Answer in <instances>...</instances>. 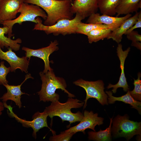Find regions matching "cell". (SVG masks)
Returning <instances> with one entry per match:
<instances>
[{
    "instance_id": "29",
    "label": "cell",
    "mask_w": 141,
    "mask_h": 141,
    "mask_svg": "<svg viewBox=\"0 0 141 141\" xmlns=\"http://www.w3.org/2000/svg\"><path fill=\"white\" fill-rule=\"evenodd\" d=\"M131 27L129 28L125 34V35H127L129 33L131 32L136 28H140L141 27V11L139 12L138 18L136 22Z\"/></svg>"
},
{
    "instance_id": "6",
    "label": "cell",
    "mask_w": 141,
    "mask_h": 141,
    "mask_svg": "<svg viewBox=\"0 0 141 141\" xmlns=\"http://www.w3.org/2000/svg\"><path fill=\"white\" fill-rule=\"evenodd\" d=\"M18 13H20L17 18L11 20L3 22L1 24L3 26L7 27L8 28V37L10 38L14 36L12 34V28L15 24L21 25L23 22L29 21L37 23L36 18L37 17H40L44 20L46 19L47 15L45 12L39 6L34 4H29L24 3L19 9Z\"/></svg>"
},
{
    "instance_id": "19",
    "label": "cell",
    "mask_w": 141,
    "mask_h": 141,
    "mask_svg": "<svg viewBox=\"0 0 141 141\" xmlns=\"http://www.w3.org/2000/svg\"><path fill=\"white\" fill-rule=\"evenodd\" d=\"M129 90L127 93L121 96L117 97L113 95V93L111 91H106L105 93L108 95V102L111 104L114 103L116 101H120L123 102L125 103L128 104L132 106V108L136 109L139 113L141 114V102L137 101L133 98L131 95Z\"/></svg>"
},
{
    "instance_id": "4",
    "label": "cell",
    "mask_w": 141,
    "mask_h": 141,
    "mask_svg": "<svg viewBox=\"0 0 141 141\" xmlns=\"http://www.w3.org/2000/svg\"><path fill=\"white\" fill-rule=\"evenodd\" d=\"M36 19L37 23L35 25L33 30L43 31L47 35L52 33L55 36L76 33L78 24L84 19L80 14L77 13L75 17L72 19H62L53 25L47 26L42 24V21L40 17H37Z\"/></svg>"
},
{
    "instance_id": "5",
    "label": "cell",
    "mask_w": 141,
    "mask_h": 141,
    "mask_svg": "<svg viewBox=\"0 0 141 141\" xmlns=\"http://www.w3.org/2000/svg\"><path fill=\"white\" fill-rule=\"evenodd\" d=\"M112 122L111 133L114 138L124 137L128 141L135 135L141 136V122L130 120L127 115H117Z\"/></svg>"
},
{
    "instance_id": "31",
    "label": "cell",
    "mask_w": 141,
    "mask_h": 141,
    "mask_svg": "<svg viewBox=\"0 0 141 141\" xmlns=\"http://www.w3.org/2000/svg\"><path fill=\"white\" fill-rule=\"evenodd\" d=\"M4 107L3 103L0 101V115L2 114L1 111L4 110Z\"/></svg>"
},
{
    "instance_id": "24",
    "label": "cell",
    "mask_w": 141,
    "mask_h": 141,
    "mask_svg": "<svg viewBox=\"0 0 141 141\" xmlns=\"http://www.w3.org/2000/svg\"><path fill=\"white\" fill-rule=\"evenodd\" d=\"M107 28H109L107 25L104 24L85 23L81 22L77 25L76 33L86 35L88 32L93 30Z\"/></svg>"
},
{
    "instance_id": "28",
    "label": "cell",
    "mask_w": 141,
    "mask_h": 141,
    "mask_svg": "<svg viewBox=\"0 0 141 141\" xmlns=\"http://www.w3.org/2000/svg\"><path fill=\"white\" fill-rule=\"evenodd\" d=\"M126 35L127 38L132 41V42L141 41V35L137 31H132Z\"/></svg>"
},
{
    "instance_id": "7",
    "label": "cell",
    "mask_w": 141,
    "mask_h": 141,
    "mask_svg": "<svg viewBox=\"0 0 141 141\" xmlns=\"http://www.w3.org/2000/svg\"><path fill=\"white\" fill-rule=\"evenodd\" d=\"M73 83L83 88L86 91V96L83 109L87 106V100L91 98L96 99L102 105L108 104V96L104 91V84L102 80L89 81L81 79L74 81Z\"/></svg>"
},
{
    "instance_id": "18",
    "label": "cell",
    "mask_w": 141,
    "mask_h": 141,
    "mask_svg": "<svg viewBox=\"0 0 141 141\" xmlns=\"http://www.w3.org/2000/svg\"><path fill=\"white\" fill-rule=\"evenodd\" d=\"M141 0H119L115 11L116 17L137 12L141 7Z\"/></svg>"
},
{
    "instance_id": "26",
    "label": "cell",
    "mask_w": 141,
    "mask_h": 141,
    "mask_svg": "<svg viewBox=\"0 0 141 141\" xmlns=\"http://www.w3.org/2000/svg\"><path fill=\"white\" fill-rule=\"evenodd\" d=\"M75 134L74 132L64 131L61 132L58 135H53L49 139L51 141H69L71 138Z\"/></svg>"
},
{
    "instance_id": "13",
    "label": "cell",
    "mask_w": 141,
    "mask_h": 141,
    "mask_svg": "<svg viewBox=\"0 0 141 141\" xmlns=\"http://www.w3.org/2000/svg\"><path fill=\"white\" fill-rule=\"evenodd\" d=\"M25 0H1L0 2V24L16 18L18 11Z\"/></svg>"
},
{
    "instance_id": "33",
    "label": "cell",
    "mask_w": 141,
    "mask_h": 141,
    "mask_svg": "<svg viewBox=\"0 0 141 141\" xmlns=\"http://www.w3.org/2000/svg\"><path fill=\"white\" fill-rule=\"evenodd\" d=\"M1 0H0V2L1 1Z\"/></svg>"
},
{
    "instance_id": "11",
    "label": "cell",
    "mask_w": 141,
    "mask_h": 141,
    "mask_svg": "<svg viewBox=\"0 0 141 141\" xmlns=\"http://www.w3.org/2000/svg\"><path fill=\"white\" fill-rule=\"evenodd\" d=\"M8 51L4 52L0 47V59L5 60L9 63L11 72H15L16 69H19L22 72L27 73L30 59L28 60L26 56L19 57L11 48H8Z\"/></svg>"
},
{
    "instance_id": "15",
    "label": "cell",
    "mask_w": 141,
    "mask_h": 141,
    "mask_svg": "<svg viewBox=\"0 0 141 141\" xmlns=\"http://www.w3.org/2000/svg\"><path fill=\"white\" fill-rule=\"evenodd\" d=\"M98 0H74L70 10L73 14L77 13L84 19L98 9Z\"/></svg>"
},
{
    "instance_id": "10",
    "label": "cell",
    "mask_w": 141,
    "mask_h": 141,
    "mask_svg": "<svg viewBox=\"0 0 141 141\" xmlns=\"http://www.w3.org/2000/svg\"><path fill=\"white\" fill-rule=\"evenodd\" d=\"M84 117L79 123L77 125L71 127L65 130L67 132H74L76 133L78 132H82L85 134V130L88 128L96 131L95 127L103 124L104 118L98 116L97 113H94L93 111L85 110L83 114Z\"/></svg>"
},
{
    "instance_id": "25",
    "label": "cell",
    "mask_w": 141,
    "mask_h": 141,
    "mask_svg": "<svg viewBox=\"0 0 141 141\" xmlns=\"http://www.w3.org/2000/svg\"><path fill=\"white\" fill-rule=\"evenodd\" d=\"M141 74L139 72L138 74V78L137 79H134L133 84L134 88L132 91H130L129 92L132 97L135 100L141 101V80L140 78Z\"/></svg>"
},
{
    "instance_id": "8",
    "label": "cell",
    "mask_w": 141,
    "mask_h": 141,
    "mask_svg": "<svg viewBox=\"0 0 141 141\" xmlns=\"http://www.w3.org/2000/svg\"><path fill=\"white\" fill-rule=\"evenodd\" d=\"M3 104L4 107L8 109V113L10 116L14 118L18 122L21 123L23 127H31L32 128L33 130L32 136L35 139L37 137V132L40 129L44 127L49 128L53 135L56 134V132L50 128L48 126L47 118L48 116L45 109L42 112L38 111L35 113L32 116V120L28 121L19 118L13 111L12 107L10 105H7L6 102H4Z\"/></svg>"
},
{
    "instance_id": "3",
    "label": "cell",
    "mask_w": 141,
    "mask_h": 141,
    "mask_svg": "<svg viewBox=\"0 0 141 141\" xmlns=\"http://www.w3.org/2000/svg\"><path fill=\"white\" fill-rule=\"evenodd\" d=\"M77 99L69 97L67 101L64 103H61L58 100L51 102L50 105L46 107L45 109L48 116L52 120L54 116H58L61 119L62 122L67 121L70 124L76 122H80L84 117V115L80 111H78L75 113L72 112L71 109L72 108H78L83 107L84 102Z\"/></svg>"
},
{
    "instance_id": "22",
    "label": "cell",
    "mask_w": 141,
    "mask_h": 141,
    "mask_svg": "<svg viewBox=\"0 0 141 141\" xmlns=\"http://www.w3.org/2000/svg\"><path fill=\"white\" fill-rule=\"evenodd\" d=\"M119 0H98V8L102 14L112 16L116 14L115 9Z\"/></svg>"
},
{
    "instance_id": "21",
    "label": "cell",
    "mask_w": 141,
    "mask_h": 141,
    "mask_svg": "<svg viewBox=\"0 0 141 141\" xmlns=\"http://www.w3.org/2000/svg\"><path fill=\"white\" fill-rule=\"evenodd\" d=\"M113 117L110 118L109 126L104 130L101 129L98 132L90 131L88 133V138L89 140L96 141H109L112 139L111 126Z\"/></svg>"
},
{
    "instance_id": "17",
    "label": "cell",
    "mask_w": 141,
    "mask_h": 141,
    "mask_svg": "<svg viewBox=\"0 0 141 141\" xmlns=\"http://www.w3.org/2000/svg\"><path fill=\"white\" fill-rule=\"evenodd\" d=\"M139 13L136 12L133 16L126 20L119 27L111 31L107 38L111 39L118 43H119L121 41L123 35L137 22Z\"/></svg>"
},
{
    "instance_id": "20",
    "label": "cell",
    "mask_w": 141,
    "mask_h": 141,
    "mask_svg": "<svg viewBox=\"0 0 141 141\" xmlns=\"http://www.w3.org/2000/svg\"><path fill=\"white\" fill-rule=\"evenodd\" d=\"M8 28L7 27H0V47L3 49L4 47L8 48H11L15 51L19 50L22 41L21 39L18 38L15 40L11 39L10 38L5 36V34H8Z\"/></svg>"
},
{
    "instance_id": "32",
    "label": "cell",
    "mask_w": 141,
    "mask_h": 141,
    "mask_svg": "<svg viewBox=\"0 0 141 141\" xmlns=\"http://www.w3.org/2000/svg\"><path fill=\"white\" fill-rule=\"evenodd\" d=\"M60 0V1H61V0ZM71 1H72L73 0H70Z\"/></svg>"
},
{
    "instance_id": "30",
    "label": "cell",
    "mask_w": 141,
    "mask_h": 141,
    "mask_svg": "<svg viewBox=\"0 0 141 141\" xmlns=\"http://www.w3.org/2000/svg\"><path fill=\"white\" fill-rule=\"evenodd\" d=\"M131 45L134 46L138 49L141 50V42H132Z\"/></svg>"
},
{
    "instance_id": "14",
    "label": "cell",
    "mask_w": 141,
    "mask_h": 141,
    "mask_svg": "<svg viewBox=\"0 0 141 141\" xmlns=\"http://www.w3.org/2000/svg\"><path fill=\"white\" fill-rule=\"evenodd\" d=\"M130 50V48L129 47L126 50L123 51L122 49V45L121 44L119 43L117 47V55L120 61V67L121 69V75L119 81L117 84L115 85L109 84L107 87L108 89L113 88L111 91L114 93L116 92L117 89L118 88H123V90L125 92H127L130 90L125 75L124 69L125 59Z\"/></svg>"
},
{
    "instance_id": "23",
    "label": "cell",
    "mask_w": 141,
    "mask_h": 141,
    "mask_svg": "<svg viewBox=\"0 0 141 141\" xmlns=\"http://www.w3.org/2000/svg\"><path fill=\"white\" fill-rule=\"evenodd\" d=\"M111 31L109 28L95 29L89 32L86 35L89 43H92L107 38Z\"/></svg>"
},
{
    "instance_id": "2",
    "label": "cell",
    "mask_w": 141,
    "mask_h": 141,
    "mask_svg": "<svg viewBox=\"0 0 141 141\" xmlns=\"http://www.w3.org/2000/svg\"><path fill=\"white\" fill-rule=\"evenodd\" d=\"M42 84L40 90L37 93L39 95L40 101L54 102L58 100L60 96L55 92L60 89L67 93L69 97L73 98L75 95L67 90V84L65 79L62 77H56L53 70L48 71L45 73H39Z\"/></svg>"
},
{
    "instance_id": "12",
    "label": "cell",
    "mask_w": 141,
    "mask_h": 141,
    "mask_svg": "<svg viewBox=\"0 0 141 141\" xmlns=\"http://www.w3.org/2000/svg\"><path fill=\"white\" fill-rule=\"evenodd\" d=\"M130 14L123 17H114L106 14L100 15L98 13L92 14L89 17L86 22L95 24H104L107 25L112 31L119 27L126 20L131 16Z\"/></svg>"
},
{
    "instance_id": "9",
    "label": "cell",
    "mask_w": 141,
    "mask_h": 141,
    "mask_svg": "<svg viewBox=\"0 0 141 141\" xmlns=\"http://www.w3.org/2000/svg\"><path fill=\"white\" fill-rule=\"evenodd\" d=\"M58 44L57 40L53 42L51 41L49 45L46 47L37 49H33L25 47H23L22 50L25 51L26 56L30 59L32 56L36 57L42 59L44 63V68L43 72L45 73L48 71L53 70L50 66L51 62L49 60V57L51 54L55 51L58 50Z\"/></svg>"
},
{
    "instance_id": "1",
    "label": "cell",
    "mask_w": 141,
    "mask_h": 141,
    "mask_svg": "<svg viewBox=\"0 0 141 141\" xmlns=\"http://www.w3.org/2000/svg\"><path fill=\"white\" fill-rule=\"evenodd\" d=\"M72 1L70 0H25L24 3L36 5L43 9L47 15L43 24L50 26L62 19L73 18V14L70 10Z\"/></svg>"
},
{
    "instance_id": "16",
    "label": "cell",
    "mask_w": 141,
    "mask_h": 141,
    "mask_svg": "<svg viewBox=\"0 0 141 141\" xmlns=\"http://www.w3.org/2000/svg\"><path fill=\"white\" fill-rule=\"evenodd\" d=\"M29 78L33 79L30 73L27 74L25 76V79L23 81L20 85L17 86L9 85L8 84H3V85L6 88L7 90V93L4 94L0 98L2 99L4 102H6L7 101L10 100L14 101L16 104L19 108L22 107V103L21 101V96L23 94H27V93L22 92L21 87L23 84L27 79Z\"/></svg>"
},
{
    "instance_id": "27",
    "label": "cell",
    "mask_w": 141,
    "mask_h": 141,
    "mask_svg": "<svg viewBox=\"0 0 141 141\" xmlns=\"http://www.w3.org/2000/svg\"><path fill=\"white\" fill-rule=\"evenodd\" d=\"M0 64V85L7 84L8 81L6 79V77L10 71V67H6L4 61L1 62Z\"/></svg>"
}]
</instances>
